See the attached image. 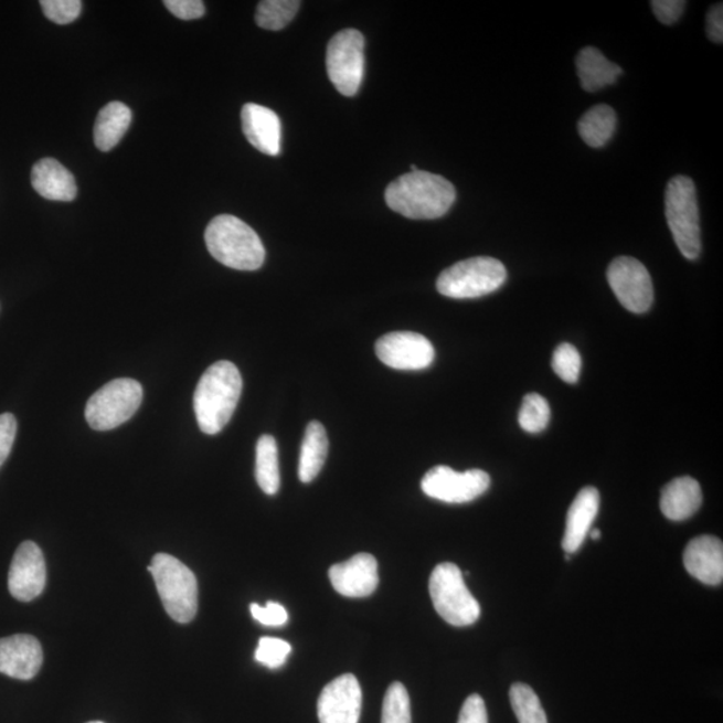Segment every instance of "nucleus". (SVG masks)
Returning a JSON list of instances; mask_svg holds the SVG:
<instances>
[{
    "label": "nucleus",
    "instance_id": "obj_1",
    "mask_svg": "<svg viewBox=\"0 0 723 723\" xmlns=\"http://www.w3.org/2000/svg\"><path fill=\"white\" fill-rule=\"evenodd\" d=\"M456 188L443 176L416 171L401 176L385 192L389 209L413 220L446 215L455 204Z\"/></svg>",
    "mask_w": 723,
    "mask_h": 723
},
{
    "label": "nucleus",
    "instance_id": "obj_2",
    "mask_svg": "<svg viewBox=\"0 0 723 723\" xmlns=\"http://www.w3.org/2000/svg\"><path fill=\"white\" fill-rule=\"evenodd\" d=\"M241 371L230 361L206 369L194 392L193 407L200 430L215 436L230 423L242 397Z\"/></svg>",
    "mask_w": 723,
    "mask_h": 723
},
{
    "label": "nucleus",
    "instance_id": "obj_3",
    "mask_svg": "<svg viewBox=\"0 0 723 723\" xmlns=\"http://www.w3.org/2000/svg\"><path fill=\"white\" fill-rule=\"evenodd\" d=\"M205 244L210 254L225 267L256 272L266 259L259 235L243 220L220 215L206 226Z\"/></svg>",
    "mask_w": 723,
    "mask_h": 723
},
{
    "label": "nucleus",
    "instance_id": "obj_4",
    "mask_svg": "<svg viewBox=\"0 0 723 723\" xmlns=\"http://www.w3.org/2000/svg\"><path fill=\"white\" fill-rule=\"evenodd\" d=\"M148 571L168 615L179 624H190L199 608L198 578L193 572L168 553H157Z\"/></svg>",
    "mask_w": 723,
    "mask_h": 723
},
{
    "label": "nucleus",
    "instance_id": "obj_5",
    "mask_svg": "<svg viewBox=\"0 0 723 723\" xmlns=\"http://www.w3.org/2000/svg\"><path fill=\"white\" fill-rule=\"evenodd\" d=\"M664 209L677 247L687 259H698L702 243L694 181L688 176L672 178L666 190Z\"/></svg>",
    "mask_w": 723,
    "mask_h": 723
},
{
    "label": "nucleus",
    "instance_id": "obj_6",
    "mask_svg": "<svg viewBox=\"0 0 723 723\" xmlns=\"http://www.w3.org/2000/svg\"><path fill=\"white\" fill-rule=\"evenodd\" d=\"M507 280V268L488 256L458 262L438 276V293L451 299H475L498 291Z\"/></svg>",
    "mask_w": 723,
    "mask_h": 723
},
{
    "label": "nucleus",
    "instance_id": "obj_7",
    "mask_svg": "<svg viewBox=\"0 0 723 723\" xmlns=\"http://www.w3.org/2000/svg\"><path fill=\"white\" fill-rule=\"evenodd\" d=\"M429 593L434 608L449 625L467 627L479 620V602L470 594L462 572L456 564L443 563L433 570Z\"/></svg>",
    "mask_w": 723,
    "mask_h": 723
},
{
    "label": "nucleus",
    "instance_id": "obj_8",
    "mask_svg": "<svg viewBox=\"0 0 723 723\" xmlns=\"http://www.w3.org/2000/svg\"><path fill=\"white\" fill-rule=\"evenodd\" d=\"M142 398L143 389L140 382L130 379L110 381L87 401V424L98 432L116 429L135 416Z\"/></svg>",
    "mask_w": 723,
    "mask_h": 723
},
{
    "label": "nucleus",
    "instance_id": "obj_9",
    "mask_svg": "<svg viewBox=\"0 0 723 723\" xmlns=\"http://www.w3.org/2000/svg\"><path fill=\"white\" fill-rule=\"evenodd\" d=\"M364 38L361 31L345 29L332 36L327 47V73L336 89L345 97L360 91L364 71Z\"/></svg>",
    "mask_w": 723,
    "mask_h": 723
},
{
    "label": "nucleus",
    "instance_id": "obj_10",
    "mask_svg": "<svg viewBox=\"0 0 723 723\" xmlns=\"http://www.w3.org/2000/svg\"><path fill=\"white\" fill-rule=\"evenodd\" d=\"M490 487L487 471L471 469L458 474L449 467H434L421 481L423 492L429 498L448 504H465L479 499Z\"/></svg>",
    "mask_w": 723,
    "mask_h": 723
},
{
    "label": "nucleus",
    "instance_id": "obj_11",
    "mask_svg": "<svg viewBox=\"0 0 723 723\" xmlns=\"http://www.w3.org/2000/svg\"><path fill=\"white\" fill-rule=\"evenodd\" d=\"M607 280L615 297L626 310L644 313L650 310L653 301V286L649 272L637 259L620 256L609 264Z\"/></svg>",
    "mask_w": 723,
    "mask_h": 723
},
{
    "label": "nucleus",
    "instance_id": "obj_12",
    "mask_svg": "<svg viewBox=\"0 0 723 723\" xmlns=\"http://www.w3.org/2000/svg\"><path fill=\"white\" fill-rule=\"evenodd\" d=\"M375 353L386 366L402 371H417L430 366L436 357L429 339L412 331H395L375 343Z\"/></svg>",
    "mask_w": 723,
    "mask_h": 723
},
{
    "label": "nucleus",
    "instance_id": "obj_13",
    "mask_svg": "<svg viewBox=\"0 0 723 723\" xmlns=\"http://www.w3.org/2000/svg\"><path fill=\"white\" fill-rule=\"evenodd\" d=\"M362 712V689L357 677L344 674L327 684L318 700L320 723H358Z\"/></svg>",
    "mask_w": 723,
    "mask_h": 723
},
{
    "label": "nucleus",
    "instance_id": "obj_14",
    "mask_svg": "<svg viewBox=\"0 0 723 723\" xmlns=\"http://www.w3.org/2000/svg\"><path fill=\"white\" fill-rule=\"evenodd\" d=\"M46 562L42 550L33 542L19 545L9 572V589L15 599L31 602L46 587Z\"/></svg>",
    "mask_w": 723,
    "mask_h": 723
},
{
    "label": "nucleus",
    "instance_id": "obj_15",
    "mask_svg": "<svg viewBox=\"0 0 723 723\" xmlns=\"http://www.w3.org/2000/svg\"><path fill=\"white\" fill-rule=\"evenodd\" d=\"M330 582L345 597H368L380 584L379 563L369 553H358L348 562L332 565Z\"/></svg>",
    "mask_w": 723,
    "mask_h": 723
},
{
    "label": "nucleus",
    "instance_id": "obj_16",
    "mask_svg": "<svg viewBox=\"0 0 723 723\" xmlns=\"http://www.w3.org/2000/svg\"><path fill=\"white\" fill-rule=\"evenodd\" d=\"M43 662L42 646L26 634L0 639V672L29 681L40 672Z\"/></svg>",
    "mask_w": 723,
    "mask_h": 723
},
{
    "label": "nucleus",
    "instance_id": "obj_17",
    "mask_svg": "<svg viewBox=\"0 0 723 723\" xmlns=\"http://www.w3.org/2000/svg\"><path fill=\"white\" fill-rule=\"evenodd\" d=\"M683 564L698 581L719 586L723 581L722 540L710 534L691 540L683 553Z\"/></svg>",
    "mask_w": 723,
    "mask_h": 723
},
{
    "label": "nucleus",
    "instance_id": "obj_18",
    "mask_svg": "<svg viewBox=\"0 0 723 723\" xmlns=\"http://www.w3.org/2000/svg\"><path fill=\"white\" fill-rule=\"evenodd\" d=\"M242 125L245 137L254 148L268 156L280 153L281 124L278 115L266 106H243Z\"/></svg>",
    "mask_w": 723,
    "mask_h": 723
},
{
    "label": "nucleus",
    "instance_id": "obj_19",
    "mask_svg": "<svg viewBox=\"0 0 723 723\" xmlns=\"http://www.w3.org/2000/svg\"><path fill=\"white\" fill-rule=\"evenodd\" d=\"M600 495L594 487H586L577 493L567 513V524L563 538V550L567 555L582 549L593 528L597 513H599Z\"/></svg>",
    "mask_w": 723,
    "mask_h": 723
},
{
    "label": "nucleus",
    "instance_id": "obj_20",
    "mask_svg": "<svg viewBox=\"0 0 723 723\" xmlns=\"http://www.w3.org/2000/svg\"><path fill=\"white\" fill-rule=\"evenodd\" d=\"M31 184L38 194L53 201H73L78 193L74 176L55 159L35 163L31 171Z\"/></svg>",
    "mask_w": 723,
    "mask_h": 723
},
{
    "label": "nucleus",
    "instance_id": "obj_21",
    "mask_svg": "<svg viewBox=\"0 0 723 723\" xmlns=\"http://www.w3.org/2000/svg\"><path fill=\"white\" fill-rule=\"evenodd\" d=\"M702 500L700 482L693 477H678L662 489L660 511L671 521L688 520L701 508Z\"/></svg>",
    "mask_w": 723,
    "mask_h": 723
},
{
    "label": "nucleus",
    "instance_id": "obj_22",
    "mask_svg": "<svg viewBox=\"0 0 723 723\" xmlns=\"http://www.w3.org/2000/svg\"><path fill=\"white\" fill-rule=\"evenodd\" d=\"M578 79L584 91L594 93L615 84L620 77L621 67L608 61L595 47H584L576 59Z\"/></svg>",
    "mask_w": 723,
    "mask_h": 723
},
{
    "label": "nucleus",
    "instance_id": "obj_23",
    "mask_svg": "<svg viewBox=\"0 0 723 723\" xmlns=\"http://www.w3.org/2000/svg\"><path fill=\"white\" fill-rule=\"evenodd\" d=\"M131 123V111L123 103H109L100 109L94 127V142L103 152H109L123 140Z\"/></svg>",
    "mask_w": 723,
    "mask_h": 723
},
{
    "label": "nucleus",
    "instance_id": "obj_24",
    "mask_svg": "<svg viewBox=\"0 0 723 723\" xmlns=\"http://www.w3.org/2000/svg\"><path fill=\"white\" fill-rule=\"evenodd\" d=\"M329 453V438L325 426L312 421L306 427L304 443H301L299 457V479L301 482H311L322 470Z\"/></svg>",
    "mask_w": 723,
    "mask_h": 723
},
{
    "label": "nucleus",
    "instance_id": "obj_25",
    "mask_svg": "<svg viewBox=\"0 0 723 723\" xmlns=\"http://www.w3.org/2000/svg\"><path fill=\"white\" fill-rule=\"evenodd\" d=\"M616 129V113L608 105L589 109L577 124L578 135L591 148H603L612 140Z\"/></svg>",
    "mask_w": 723,
    "mask_h": 723
},
{
    "label": "nucleus",
    "instance_id": "obj_26",
    "mask_svg": "<svg viewBox=\"0 0 723 723\" xmlns=\"http://www.w3.org/2000/svg\"><path fill=\"white\" fill-rule=\"evenodd\" d=\"M256 481L264 493L274 496L279 492L280 471L279 451L276 439L263 434L256 445Z\"/></svg>",
    "mask_w": 723,
    "mask_h": 723
},
{
    "label": "nucleus",
    "instance_id": "obj_27",
    "mask_svg": "<svg viewBox=\"0 0 723 723\" xmlns=\"http://www.w3.org/2000/svg\"><path fill=\"white\" fill-rule=\"evenodd\" d=\"M299 8L297 0H264L257 6L255 21L264 30L279 31L293 21Z\"/></svg>",
    "mask_w": 723,
    "mask_h": 723
},
{
    "label": "nucleus",
    "instance_id": "obj_28",
    "mask_svg": "<svg viewBox=\"0 0 723 723\" xmlns=\"http://www.w3.org/2000/svg\"><path fill=\"white\" fill-rule=\"evenodd\" d=\"M509 698L519 723H549L542 702L528 684L514 683Z\"/></svg>",
    "mask_w": 723,
    "mask_h": 723
},
{
    "label": "nucleus",
    "instance_id": "obj_29",
    "mask_svg": "<svg viewBox=\"0 0 723 723\" xmlns=\"http://www.w3.org/2000/svg\"><path fill=\"white\" fill-rule=\"evenodd\" d=\"M549 401L538 393L527 394L519 412V424L527 433H542L550 424Z\"/></svg>",
    "mask_w": 723,
    "mask_h": 723
},
{
    "label": "nucleus",
    "instance_id": "obj_30",
    "mask_svg": "<svg viewBox=\"0 0 723 723\" xmlns=\"http://www.w3.org/2000/svg\"><path fill=\"white\" fill-rule=\"evenodd\" d=\"M382 723H412L411 698L404 684H390L383 700Z\"/></svg>",
    "mask_w": 723,
    "mask_h": 723
},
{
    "label": "nucleus",
    "instance_id": "obj_31",
    "mask_svg": "<svg viewBox=\"0 0 723 723\" xmlns=\"http://www.w3.org/2000/svg\"><path fill=\"white\" fill-rule=\"evenodd\" d=\"M552 369L564 382H577L581 376L582 357L575 345L570 343L559 345L552 357Z\"/></svg>",
    "mask_w": 723,
    "mask_h": 723
},
{
    "label": "nucleus",
    "instance_id": "obj_32",
    "mask_svg": "<svg viewBox=\"0 0 723 723\" xmlns=\"http://www.w3.org/2000/svg\"><path fill=\"white\" fill-rule=\"evenodd\" d=\"M289 653H291V646L286 640L266 637L259 640L255 659L266 668L275 670L286 663Z\"/></svg>",
    "mask_w": 723,
    "mask_h": 723
},
{
    "label": "nucleus",
    "instance_id": "obj_33",
    "mask_svg": "<svg viewBox=\"0 0 723 723\" xmlns=\"http://www.w3.org/2000/svg\"><path fill=\"white\" fill-rule=\"evenodd\" d=\"M40 4L49 21L56 24L74 22L82 11L79 0H42Z\"/></svg>",
    "mask_w": 723,
    "mask_h": 723
},
{
    "label": "nucleus",
    "instance_id": "obj_34",
    "mask_svg": "<svg viewBox=\"0 0 723 723\" xmlns=\"http://www.w3.org/2000/svg\"><path fill=\"white\" fill-rule=\"evenodd\" d=\"M251 614L259 624L268 627L285 626L288 621L287 609L275 602H268L266 606L254 603L251 605Z\"/></svg>",
    "mask_w": 723,
    "mask_h": 723
},
{
    "label": "nucleus",
    "instance_id": "obj_35",
    "mask_svg": "<svg viewBox=\"0 0 723 723\" xmlns=\"http://www.w3.org/2000/svg\"><path fill=\"white\" fill-rule=\"evenodd\" d=\"M17 419L11 413L0 414V467L8 460L17 437Z\"/></svg>",
    "mask_w": 723,
    "mask_h": 723
},
{
    "label": "nucleus",
    "instance_id": "obj_36",
    "mask_svg": "<svg viewBox=\"0 0 723 723\" xmlns=\"http://www.w3.org/2000/svg\"><path fill=\"white\" fill-rule=\"evenodd\" d=\"M163 6L182 21H193L205 14V6L201 0H166Z\"/></svg>",
    "mask_w": 723,
    "mask_h": 723
},
{
    "label": "nucleus",
    "instance_id": "obj_37",
    "mask_svg": "<svg viewBox=\"0 0 723 723\" xmlns=\"http://www.w3.org/2000/svg\"><path fill=\"white\" fill-rule=\"evenodd\" d=\"M687 2L683 0H653L651 9L659 22L674 24L682 17Z\"/></svg>",
    "mask_w": 723,
    "mask_h": 723
},
{
    "label": "nucleus",
    "instance_id": "obj_38",
    "mask_svg": "<svg viewBox=\"0 0 723 723\" xmlns=\"http://www.w3.org/2000/svg\"><path fill=\"white\" fill-rule=\"evenodd\" d=\"M457 723H488L486 702L480 695L474 694L467 698Z\"/></svg>",
    "mask_w": 723,
    "mask_h": 723
},
{
    "label": "nucleus",
    "instance_id": "obj_39",
    "mask_svg": "<svg viewBox=\"0 0 723 723\" xmlns=\"http://www.w3.org/2000/svg\"><path fill=\"white\" fill-rule=\"evenodd\" d=\"M706 33L714 43L723 42V8L722 3L713 6L706 17Z\"/></svg>",
    "mask_w": 723,
    "mask_h": 723
},
{
    "label": "nucleus",
    "instance_id": "obj_40",
    "mask_svg": "<svg viewBox=\"0 0 723 723\" xmlns=\"http://www.w3.org/2000/svg\"><path fill=\"white\" fill-rule=\"evenodd\" d=\"M588 534L593 540H599L602 538V532L599 530H591Z\"/></svg>",
    "mask_w": 723,
    "mask_h": 723
},
{
    "label": "nucleus",
    "instance_id": "obj_41",
    "mask_svg": "<svg viewBox=\"0 0 723 723\" xmlns=\"http://www.w3.org/2000/svg\"><path fill=\"white\" fill-rule=\"evenodd\" d=\"M89 723H104V722H100V721H93V722H89Z\"/></svg>",
    "mask_w": 723,
    "mask_h": 723
}]
</instances>
